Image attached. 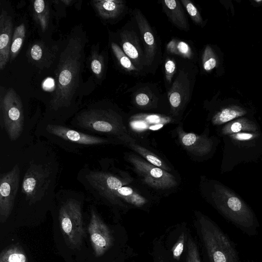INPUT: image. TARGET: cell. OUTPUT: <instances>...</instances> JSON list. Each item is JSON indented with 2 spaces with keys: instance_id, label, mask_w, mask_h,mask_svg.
Returning a JSON list of instances; mask_svg holds the SVG:
<instances>
[{
  "instance_id": "obj_9",
  "label": "cell",
  "mask_w": 262,
  "mask_h": 262,
  "mask_svg": "<svg viewBox=\"0 0 262 262\" xmlns=\"http://www.w3.org/2000/svg\"><path fill=\"white\" fill-rule=\"evenodd\" d=\"M222 170H232L242 163L257 161L262 156V132L239 133L223 136Z\"/></svg>"
},
{
  "instance_id": "obj_23",
  "label": "cell",
  "mask_w": 262,
  "mask_h": 262,
  "mask_svg": "<svg viewBox=\"0 0 262 262\" xmlns=\"http://www.w3.org/2000/svg\"><path fill=\"white\" fill-rule=\"evenodd\" d=\"M165 51L168 54L179 56L191 62L196 58L194 50L188 43L176 38H172L168 42Z\"/></svg>"
},
{
  "instance_id": "obj_8",
  "label": "cell",
  "mask_w": 262,
  "mask_h": 262,
  "mask_svg": "<svg viewBox=\"0 0 262 262\" xmlns=\"http://www.w3.org/2000/svg\"><path fill=\"white\" fill-rule=\"evenodd\" d=\"M70 126L94 135H107L118 139L125 135L121 116L112 108L93 107L75 114Z\"/></svg>"
},
{
  "instance_id": "obj_14",
  "label": "cell",
  "mask_w": 262,
  "mask_h": 262,
  "mask_svg": "<svg viewBox=\"0 0 262 262\" xmlns=\"http://www.w3.org/2000/svg\"><path fill=\"white\" fill-rule=\"evenodd\" d=\"M128 159L147 185L157 189H167L174 187L175 178L167 171L153 165L140 157L131 155Z\"/></svg>"
},
{
  "instance_id": "obj_2",
  "label": "cell",
  "mask_w": 262,
  "mask_h": 262,
  "mask_svg": "<svg viewBox=\"0 0 262 262\" xmlns=\"http://www.w3.org/2000/svg\"><path fill=\"white\" fill-rule=\"evenodd\" d=\"M85 43L82 36L73 35L61 53L55 90L43 119L65 123L74 113L73 97L82 70Z\"/></svg>"
},
{
  "instance_id": "obj_28",
  "label": "cell",
  "mask_w": 262,
  "mask_h": 262,
  "mask_svg": "<svg viewBox=\"0 0 262 262\" xmlns=\"http://www.w3.org/2000/svg\"><path fill=\"white\" fill-rule=\"evenodd\" d=\"M111 48L120 65L124 69L129 72H140L118 44L112 42Z\"/></svg>"
},
{
  "instance_id": "obj_38",
  "label": "cell",
  "mask_w": 262,
  "mask_h": 262,
  "mask_svg": "<svg viewBox=\"0 0 262 262\" xmlns=\"http://www.w3.org/2000/svg\"><path fill=\"white\" fill-rule=\"evenodd\" d=\"M160 262H164V261H160Z\"/></svg>"
},
{
  "instance_id": "obj_18",
  "label": "cell",
  "mask_w": 262,
  "mask_h": 262,
  "mask_svg": "<svg viewBox=\"0 0 262 262\" xmlns=\"http://www.w3.org/2000/svg\"><path fill=\"white\" fill-rule=\"evenodd\" d=\"M179 134L184 147L194 155L204 156L209 154L212 149L213 142L206 136L185 133L181 129H180Z\"/></svg>"
},
{
  "instance_id": "obj_30",
  "label": "cell",
  "mask_w": 262,
  "mask_h": 262,
  "mask_svg": "<svg viewBox=\"0 0 262 262\" xmlns=\"http://www.w3.org/2000/svg\"><path fill=\"white\" fill-rule=\"evenodd\" d=\"M133 96L135 103L140 107H148L154 102V94L149 90H145V88L136 91Z\"/></svg>"
},
{
  "instance_id": "obj_7",
  "label": "cell",
  "mask_w": 262,
  "mask_h": 262,
  "mask_svg": "<svg viewBox=\"0 0 262 262\" xmlns=\"http://www.w3.org/2000/svg\"><path fill=\"white\" fill-rule=\"evenodd\" d=\"M212 204L227 220L249 236L258 234L257 217L248 204L236 193L221 183H212Z\"/></svg>"
},
{
  "instance_id": "obj_29",
  "label": "cell",
  "mask_w": 262,
  "mask_h": 262,
  "mask_svg": "<svg viewBox=\"0 0 262 262\" xmlns=\"http://www.w3.org/2000/svg\"><path fill=\"white\" fill-rule=\"evenodd\" d=\"M218 58L212 48L207 45L203 51L202 63L203 69L207 72L211 71L218 65Z\"/></svg>"
},
{
  "instance_id": "obj_24",
  "label": "cell",
  "mask_w": 262,
  "mask_h": 262,
  "mask_svg": "<svg viewBox=\"0 0 262 262\" xmlns=\"http://www.w3.org/2000/svg\"><path fill=\"white\" fill-rule=\"evenodd\" d=\"M119 140L125 142L126 145H128L132 149L139 153L149 163L166 171L169 170V167L158 157L148 149L136 144L132 140L129 139V138L127 137L126 135L121 137Z\"/></svg>"
},
{
  "instance_id": "obj_3",
  "label": "cell",
  "mask_w": 262,
  "mask_h": 262,
  "mask_svg": "<svg viewBox=\"0 0 262 262\" xmlns=\"http://www.w3.org/2000/svg\"><path fill=\"white\" fill-rule=\"evenodd\" d=\"M98 164V168L86 164L77 173V180L88 194L96 201L115 205L123 202L137 207L146 204L143 196L125 186L123 180L112 171L108 161L101 159Z\"/></svg>"
},
{
  "instance_id": "obj_32",
  "label": "cell",
  "mask_w": 262,
  "mask_h": 262,
  "mask_svg": "<svg viewBox=\"0 0 262 262\" xmlns=\"http://www.w3.org/2000/svg\"><path fill=\"white\" fill-rule=\"evenodd\" d=\"M91 68L97 77L100 78L102 76L104 70V60L101 55L96 52L92 54Z\"/></svg>"
},
{
  "instance_id": "obj_5",
  "label": "cell",
  "mask_w": 262,
  "mask_h": 262,
  "mask_svg": "<svg viewBox=\"0 0 262 262\" xmlns=\"http://www.w3.org/2000/svg\"><path fill=\"white\" fill-rule=\"evenodd\" d=\"M34 135L43 138L51 144L73 154L82 155L86 149L114 143L112 138L89 134L65 123L41 119L35 127Z\"/></svg>"
},
{
  "instance_id": "obj_20",
  "label": "cell",
  "mask_w": 262,
  "mask_h": 262,
  "mask_svg": "<svg viewBox=\"0 0 262 262\" xmlns=\"http://www.w3.org/2000/svg\"><path fill=\"white\" fill-rule=\"evenodd\" d=\"M248 110L241 104H230L221 107L213 115L211 122L213 125L225 124L234 119L246 116Z\"/></svg>"
},
{
  "instance_id": "obj_17",
  "label": "cell",
  "mask_w": 262,
  "mask_h": 262,
  "mask_svg": "<svg viewBox=\"0 0 262 262\" xmlns=\"http://www.w3.org/2000/svg\"><path fill=\"white\" fill-rule=\"evenodd\" d=\"M13 23L5 10L0 15V69L3 70L10 59Z\"/></svg>"
},
{
  "instance_id": "obj_12",
  "label": "cell",
  "mask_w": 262,
  "mask_h": 262,
  "mask_svg": "<svg viewBox=\"0 0 262 262\" xmlns=\"http://www.w3.org/2000/svg\"><path fill=\"white\" fill-rule=\"evenodd\" d=\"M197 68L191 62L179 67L177 75L168 92L171 110L177 114L189 101L193 89Z\"/></svg>"
},
{
  "instance_id": "obj_4",
  "label": "cell",
  "mask_w": 262,
  "mask_h": 262,
  "mask_svg": "<svg viewBox=\"0 0 262 262\" xmlns=\"http://www.w3.org/2000/svg\"><path fill=\"white\" fill-rule=\"evenodd\" d=\"M37 123L27 121L19 97L13 89H8L0 103V127L4 141L7 139L8 145L19 151L33 143L32 134Z\"/></svg>"
},
{
  "instance_id": "obj_27",
  "label": "cell",
  "mask_w": 262,
  "mask_h": 262,
  "mask_svg": "<svg viewBox=\"0 0 262 262\" xmlns=\"http://www.w3.org/2000/svg\"><path fill=\"white\" fill-rule=\"evenodd\" d=\"M26 35V27L24 24L17 26L14 31L11 46L10 59L13 60L18 54Z\"/></svg>"
},
{
  "instance_id": "obj_1",
  "label": "cell",
  "mask_w": 262,
  "mask_h": 262,
  "mask_svg": "<svg viewBox=\"0 0 262 262\" xmlns=\"http://www.w3.org/2000/svg\"><path fill=\"white\" fill-rule=\"evenodd\" d=\"M50 145L37 139L14 156L20 170L14 208L29 210L52 205L61 170L57 154Z\"/></svg>"
},
{
  "instance_id": "obj_31",
  "label": "cell",
  "mask_w": 262,
  "mask_h": 262,
  "mask_svg": "<svg viewBox=\"0 0 262 262\" xmlns=\"http://www.w3.org/2000/svg\"><path fill=\"white\" fill-rule=\"evenodd\" d=\"M181 2L186 10L193 23L196 25L202 27L204 25L203 19L194 4L189 0H181Z\"/></svg>"
},
{
  "instance_id": "obj_33",
  "label": "cell",
  "mask_w": 262,
  "mask_h": 262,
  "mask_svg": "<svg viewBox=\"0 0 262 262\" xmlns=\"http://www.w3.org/2000/svg\"><path fill=\"white\" fill-rule=\"evenodd\" d=\"M164 69L166 81L168 84H170L177 70V63L174 58L168 56L165 58Z\"/></svg>"
},
{
  "instance_id": "obj_34",
  "label": "cell",
  "mask_w": 262,
  "mask_h": 262,
  "mask_svg": "<svg viewBox=\"0 0 262 262\" xmlns=\"http://www.w3.org/2000/svg\"><path fill=\"white\" fill-rule=\"evenodd\" d=\"M187 245L188 254L187 262H201L198 247L191 238L188 239Z\"/></svg>"
},
{
  "instance_id": "obj_13",
  "label": "cell",
  "mask_w": 262,
  "mask_h": 262,
  "mask_svg": "<svg viewBox=\"0 0 262 262\" xmlns=\"http://www.w3.org/2000/svg\"><path fill=\"white\" fill-rule=\"evenodd\" d=\"M15 162L11 168L0 174V222L5 223L13 212L20 180V170Z\"/></svg>"
},
{
  "instance_id": "obj_10",
  "label": "cell",
  "mask_w": 262,
  "mask_h": 262,
  "mask_svg": "<svg viewBox=\"0 0 262 262\" xmlns=\"http://www.w3.org/2000/svg\"><path fill=\"white\" fill-rule=\"evenodd\" d=\"M199 224L210 262H241L234 243L215 223L202 216Z\"/></svg>"
},
{
  "instance_id": "obj_22",
  "label": "cell",
  "mask_w": 262,
  "mask_h": 262,
  "mask_svg": "<svg viewBox=\"0 0 262 262\" xmlns=\"http://www.w3.org/2000/svg\"><path fill=\"white\" fill-rule=\"evenodd\" d=\"M99 16L104 19H115L123 13L126 8L122 0H95L92 2Z\"/></svg>"
},
{
  "instance_id": "obj_26",
  "label": "cell",
  "mask_w": 262,
  "mask_h": 262,
  "mask_svg": "<svg viewBox=\"0 0 262 262\" xmlns=\"http://www.w3.org/2000/svg\"><path fill=\"white\" fill-rule=\"evenodd\" d=\"M34 18L39 25L41 30L45 31L48 28L50 9L49 5L43 0H36L33 3Z\"/></svg>"
},
{
  "instance_id": "obj_19",
  "label": "cell",
  "mask_w": 262,
  "mask_h": 262,
  "mask_svg": "<svg viewBox=\"0 0 262 262\" xmlns=\"http://www.w3.org/2000/svg\"><path fill=\"white\" fill-rule=\"evenodd\" d=\"M161 4L169 21L181 30L188 31L190 30L188 18L180 1L164 0Z\"/></svg>"
},
{
  "instance_id": "obj_35",
  "label": "cell",
  "mask_w": 262,
  "mask_h": 262,
  "mask_svg": "<svg viewBox=\"0 0 262 262\" xmlns=\"http://www.w3.org/2000/svg\"><path fill=\"white\" fill-rule=\"evenodd\" d=\"M185 233H182L172 248L171 251L174 259L179 260L183 252L185 242Z\"/></svg>"
},
{
  "instance_id": "obj_6",
  "label": "cell",
  "mask_w": 262,
  "mask_h": 262,
  "mask_svg": "<svg viewBox=\"0 0 262 262\" xmlns=\"http://www.w3.org/2000/svg\"><path fill=\"white\" fill-rule=\"evenodd\" d=\"M85 196L79 191L60 189L56 191L52 204L64 241L72 249L79 248L84 237L82 207Z\"/></svg>"
},
{
  "instance_id": "obj_37",
  "label": "cell",
  "mask_w": 262,
  "mask_h": 262,
  "mask_svg": "<svg viewBox=\"0 0 262 262\" xmlns=\"http://www.w3.org/2000/svg\"><path fill=\"white\" fill-rule=\"evenodd\" d=\"M251 2L255 7H259L262 5V1L254 0L251 1Z\"/></svg>"
},
{
  "instance_id": "obj_21",
  "label": "cell",
  "mask_w": 262,
  "mask_h": 262,
  "mask_svg": "<svg viewBox=\"0 0 262 262\" xmlns=\"http://www.w3.org/2000/svg\"><path fill=\"white\" fill-rule=\"evenodd\" d=\"M261 132L259 125L254 120L244 116L225 124L221 129L222 136L239 133H257Z\"/></svg>"
},
{
  "instance_id": "obj_15",
  "label": "cell",
  "mask_w": 262,
  "mask_h": 262,
  "mask_svg": "<svg viewBox=\"0 0 262 262\" xmlns=\"http://www.w3.org/2000/svg\"><path fill=\"white\" fill-rule=\"evenodd\" d=\"M88 230L95 255L96 257L102 256L112 246L113 237L108 227L93 205L91 206Z\"/></svg>"
},
{
  "instance_id": "obj_36",
  "label": "cell",
  "mask_w": 262,
  "mask_h": 262,
  "mask_svg": "<svg viewBox=\"0 0 262 262\" xmlns=\"http://www.w3.org/2000/svg\"><path fill=\"white\" fill-rule=\"evenodd\" d=\"M30 55L33 60H40L43 55L42 46L39 43L34 44L30 49Z\"/></svg>"
},
{
  "instance_id": "obj_16",
  "label": "cell",
  "mask_w": 262,
  "mask_h": 262,
  "mask_svg": "<svg viewBox=\"0 0 262 262\" xmlns=\"http://www.w3.org/2000/svg\"><path fill=\"white\" fill-rule=\"evenodd\" d=\"M121 49L140 72L144 70V49L140 36L132 29H124L120 33Z\"/></svg>"
},
{
  "instance_id": "obj_25",
  "label": "cell",
  "mask_w": 262,
  "mask_h": 262,
  "mask_svg": "<svg viewBox=\"0 0 262 262\" xmlns=\"http://www.w3.org/2000/svg\"><path fill=\"white\" fill-rule=\"evenodd\" d=\"M0 262H28L26 254L18 244H11L0 253Z\"/></svg>"
},
{
  "instance_id": "obj_11",
  "label": "cell",
  "mask_w": 262,
  "mask_h": 262,
  "mask_svg": "<svg viewBox=\"0 0 262 262\" xmlns=\"http://www.w3.org/2000/svg\"><path fill=\"white\" fill-rule=\"evenodd\" d=\"M142 42L144 53L145 71L154 74L161 63V41L154 28L138 9L133 11Z\"/></svg>"
}]
</instances>
